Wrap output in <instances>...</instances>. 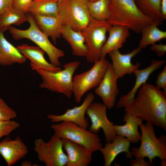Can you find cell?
<instances>
[{"label":"cell","mask_w":166,"mask_h":166,"mask_svg":"<svg viewBox=\"0 0 166 166\" xmlns=\"http://www.w3.org/2000/svg\"><path fill=\"white\" fill-rule=\"evenodd\" d=\"M133 101L124 107L126 113L166 130V92L146 82Z\"/></svg>","instance_id":"1"},{"label":"cell","mask_w":166,"mask_h":166,"mask_svg":"<svg viewBox=\"0 0 166 166\" xmlns=\"http://www.w3.org/2000/svg\"><path fill=\"white\" fill-rule=\"evenodd\" d=\"M109 9L107 21L112 26H125L139 33L144 27L155 22L141 12L135 0H109Z\"/></svg>","instance_id":"2"},{"label":"cell","mask_w":166,"mask_h":166,"mask_svg":"<svg viewBox=\"0 0 166 166\" xmlns=\"http://www.w3.org/2000/svg\"><path fill=\"white\" fill-rule=\"evenodd\" d=\"M80 64L78 61L67 63L63 65V69L56 72L45 70L32 65L30 66L41 77L42 81L39 85L42 89L61 93L68 98L73 94V74Z\"/></svg>","instance_id":"3"},{"label":"cell","mask_w":166,"mask_h":166,"mask_svg":"<svg viewBox=\"0 0 166 166\" xmlns=\"http://www.w3.org/2000/svg\"><path fill=\"white\" fill-rule=\"evenodd\" d=\"M27 22L30 25L29 27L22 30L11 26L8 29L10 33L16 40L26 38L34 42L47 53L50 63L60 67L61 63L59 59L65 56L64 51L54 46L50 42L48 37L39 29L31 14L27 13Z\"/></svg>","instance_id":"4"},{"label":"cell","mask_w":166,"mask_h":166,"mask_svg":"<svg viewBox=\"0 0 166 166\" xmlns=\"http://www.w3.org/2000/svg\"><path fill=\"white\" fill-rule=\"evenodd\" d=\"M139 127L141 132V144L139 148H131L128 158H132V156L147 157L152 164L156 157L161 160H166V136L162 135L157 138L153 125L149 123L144 124L142 122Z\"/></svg>","instance_id":"5"},{"label":"cell","mask_w":166,"mask_h":166,"mask_svg":"<svg viewBox=\"0 0 166 166\" xmlns=\"http://www.w3.org/2000/svg\"><path fill=\"white\" fill-rule=\"evenodd\" d=\"M88 0H61L58 1V17L63 25L82 32L92 18L88 9Z\"/></svg>","instance_id":"6"},{"label":"cell","mask_w":166,"mask_h":166,"mask_svg":"<svg viewBox=\"0 0 166 166\" xmlns=\"http://www.w3.org/2000/svg\"><path fill=\"white\" fill-rule=\"evenodd\" d=\"M54 134L61 139H67L84 146L93 153L102 147L98 135L68 121L53 124L50 126Z\"/></svg>","instance_id":"7"},{"label":"cell","mask_w":166,"mask_h":166,"mask_svg":"<svg viewBox=\"0 0 166 166\" xmlns=\"http://www.w3.org/2000/svg\"><path fill=\"white\" fill-rule=\"evenodd\" d=\"M110 63L105 57H102L93 63L90 69L73 77V94L77 103L80 102L85 93L98 86Z\"/></svg>","instance_id":"8"},{"label":"cell","mask_w":166,"mask_h":166,"mask_svg":"<svg viewBox=\"0 0 166 166\" xmlns=\"http://www.w3.org/2000/svg\"><path fill=\"white\" fill-rule=\"evenodd\" d=\"M111 26L107 21L92 18L81 32L88 50L86 58L89 62L93 63L102 57L101 51L107 40L106 34Z\"/></svg>","instance_id":"9"},{"label":"cell","mask_w":166,"mask_h":166,"mask_svg":"<svg viewBox=\"0 0 166 166\" xmlns=\"http://www.w3.org/2000/svg\"><path fill=\"white\" fill-rule=\"evenodd\" d=\"M34 149L38 160L46 166H66L68 157L63 151L61 139L54 134L47 142L41 138L34 142Z\"/></svg>","instance_id":"10"},{"label":"cell","mask_w":166,"mask_h":166,"mask_svg":"<svg viewBox=\"0 0 166 166\" xmlns=\"http://www.w3.org/2000/svg\"><path fill=\"white\" fill-rule=\"evenodd\" d=\"M107 107L103 104L93 102L88 107L86 113L91 122L89 130L97 134L102 129L106 142H111L117 135L114 128V124L107 117Z\"/></svg>","instance_id":"11"},{"label":"cell","mask_w":166,"mask_h":166,"mask_svg":"<svg viewBox=\"0 0 166 166\" xmlns=\"http://www.w3.org/2000/svg\"><path fill=\"white\" fill-rule=\"evenodd\" d=\"M118 79L110 63L102 81L94 89L95 93L101 98L103 104L109 109L113 108L116 104L119 93Z\"/></svg>","instance_id":"12"},{"label":"cell","mask_w":166,"mask_h":166,"mask_svg":"<svg viewBox=\"0 0 166 166\" xmlns=\"http://www.w3.org/2000/svg\"><path fill=\"white\" fill-rule=\"evenodd\" d=\"M94 98V94L91 93H89L80 105L68 109L65 113L61 115L48 114L47 116V118L54 123L68 121L73 123L82 128L87 129L89 124L85 115L87 108L93 102Z\"/></svg>","instance_id":"13"},{"label":"cell","mask_w":166,"mask_h":166,"mask_svg":"<svg viewBox=\"0 0 166 166\" xmlns=\"http://www.w3.org/2000/svg\"><path fill=\"white\" fill-rule=\"evenodd\" d=\"M165 63L164 60H153L150 65L143 69H139L135 71L133 73L136 77L135 84L129 92L126 94L122 96L117 104L119 108H124L130 104L134 100L138 91L144 83H146L150 75L158 69Z\"/></svg>","instance_id":"14"},{"label":"cell","mask_w":166,"mask_h":166,"mask_svg":"<svg viewBox=\"0 0 166 166\" xmlns=\"http://www.w3.org/2000/svg\"><path fill=\"white\" fill-rule=\"evenodd\" d=\"M28 149L19 136L11 139L6 136L0 141V154L7 166H12L28 154Z\"/></svg>","instance_id":"15"},{"label":"cell","mask_w":166,"mask_h":166,"mask_svg":"<svg viewBox=\"0 0 166 166\" xmlns=\"http://www.w3.org/2000/svg\"><path fill=\"white\" fill-rule=\"evenodd\" d=\"M141 49L138 47L126 54L121 53L119 50L108 53L112 61L111 64L114 72L118 79L126 74L133 73L135 70L139 69L140 63L137 62L134 64L131 61L132 58L139 53Z\"/></svg>","instance_id":"16"},{"label":"cell","mask_w":166,"mask_h":166,"mask_svg":"<svg viewBox=\"0 0 166 166\" xmlns=\"http://www.w3.org/2000/svg\"><path fill=\"white\" fill-rule=\"evenodd\" d=\"M67 153L66 166H88L92 159V153L84 146L67 139H61Z\"/></svg>","instance_id":"17"},{"label":"cell","mask_w":166,"mask_h":166,"mask_svg":"<svg viewBox=\"0 0 166 166\" xmlns=\"http://www.w3.org/2000/svg\"><path fill=\"white\" fill-rule=\"evenodd\" d=\"M17 48L26 59L30 60V65L53 72H57L62 69L60 67L49 62L44 57L45 52L38 46L25 43L18 45Z\"/></svg>","instance_id":"18"},{"label":"cell","mask_w":166,"mask_h":166,"mask_svg":"<svg viewBox=\"0 0 166 166\" xmlns=\"http://www.w3.org/2000/svg\"><path fill=\"white\" fill-rule=\"evenodd\" d=\"M130 144L127 138L118 135L112 142H107L103 148L99 150L103 156L104 166H110L117 156L122 152L126 153L125 155L128 158Z\"/></svg>","instance_id":"19"},{"label":"cell","mask_w":166,"mask_h":166,"mask_svg":"<svg viewBox=\"0 0 166 166\" xmlns=\"http://www.w3.org/2000/svg\"><path fill=\"white\" fill-rule=\"evenodd\" d=\"M129 30L123 26H111L108 31L109 37L102 49V57H105L109 53L121 48L129 36Z\"/></svg>","instance_id":"20"},{"label":"cell","mask_w":166,"mask_h":166,"mask_svg":"<svg viewBox=\"0 0 166 166\" xmlns=\"http://www.w3.org/2000/svg\"><path fill=\"white\" fill-rule=\"evenodd\" d=\"M34 22L39 29L48 37H50L54 44L61 36L63 26L58 16L33 15Z\"/></svg>","instance_id":"21"},{"label":"cell","mask_w":166,"mask_h":166,"mask_svg":"<svg viewBox=\"0 0 166 166\" xmlns=\"http://www.w3.org/2000/svg\"><path fill=\"white\" fill-rule=\"evenodd\" d=\"M123 120L125 123L124 125H114L117 135L126 137L130 143L133 144L140 140L141 135L138 131V128L143 120L127 113L123 117Z\"/></svg>","instance_id":"22"},{"label":"cell","mask_w":166,"mask_h":166,"mask_svg":"<svg viewBox=\"0 0 166 166\" xmlns=\"http://www.w3.org/2000/svg\"><path fill=\"white\" fill-rule=\"evenodd\" d=\"M26 59L17 47L6 39L3 32L0 31V65L7 66L22 64Z\"/></svg>","instance_id":"23"},{"label":"cell","mask_w":166,"mask_h":166,"mask_svg":"<svg viewBox=\"0 0 166 166\" xmlns=\"http://www.w3.org/2000/svg\"><path fill=\"white\" fill-rule=\"evenodd\" d=\"M61 35L70 45L73 55L86 57L88 50L81 32L75 31L68 26L63 25Z\"/></svg>","instance_id":"24"},{"label":"cell","mask_w":166,"mask_h":166,"mask_svg":"<svg viewBox=\"0 0 166 166\" xmlns=\"http://www.w3.org/2000/svg\"><path fill=\"white\" fill-rule=\"evenodd\" d=\"M141 12L153 20L158 25L161 24L164 19L161 10V0H135Z\"/></svg>","instance_id":"25"},{"label":"cell","mask_w":166,"mask_h":166,"mask_svg":"<svg viewBox=\"0 0 166 166\" xmlns=\"http://www.w3.org/2000/svg\"><path fill=\"white\" fill-rule=\"evenodd\" d=\"M58 0H33L28 13L32 15L58 16Z\"/></svg>","instance_id":"26"},{"label":"cell","mask_w":166,"mask_h":166,"mask_svg":"<svg viewBox=\"0 0 166 166\" xmlns=\"http://www.w3.org/2000/svg\"><path fill=\"white\" fill-rule=\"evenodd\" d=\"M158 25L154 22L143 28L141 30V38L139 47L141 49L166 38V32L160 30Z\"/></svg>","instance_id":"27"},{"label":"cell","mask_w":166,"mask_h":166,"mask_svg":"<svg viewBox=\"0 0 166 166\" xmlns=\"http://www.w3.org/2000/svg\"><path fill=\"white\" fill-rule=\"evenodd\" d=\"M27 21L26 14L11 7L0 15V31L4 32L12 25L20 26Z\"/></svg>","instance_id":"28"},{"label":"cell","mask_w":166,"mask_h":166,"mask_svg":"<svg viewBox=\"0 0 166 166\" xmlns=\"http://www.w3.org/2000/svg\"><path fill=\"white\" fill-rule=\"evenodd\" d=\"M109 2V0L88 1V7L91 17L97 20L107 21L110 17Z\"/></svg>","instance_id":"29"},{"label":"cell","mask_w":166,"mask_h":166,"mask_svg":"<svg viewBox=\"0 0 166 166\" xmlns=\"http://www.w3.org/2000/svg\"><path fill=\"white\" fill-rule=\"evenodd\" d=\"M17 117L16 112L0 98V121L12 120Z\"/></svg>","instance_id":"30"},{"label":"cell","mask_w":166,"mask_h":166,"mask_svg":"<svg viewBox=\"0 0 166 166\" xmlns=\"http://www.w3.org/2000/svg\"><path fill=\"white\" fill-rule=\"evenodd\" d=\"M20 126V124L14 121H0V139L4 136H8Z\"/></svg>","instance_id":"31"},{"label":"cell","mask_w":166,"mask_h":166,"mask_svg":"<svg viewBox=\"0 0 166 166\" xmlns=\"http://www.w3.org/2000/svg\"><path fill=\"white\" fill-rule=\"evenodd\" d=\"M33 0H13L12 7L26 14L28 12Z\"/></svg>","instance_id":"32"},{"label":"cell","mask_w":166,"mask_h":166,"mask_svg":"<svg viewBox=\"0 0 166 166\" xmlns=\"http://www.w3.org/2000/svg\"><path fill=\"white\" fill-rule=\"evenodd\" d=\"M157 88L164 90L166 92V66L158 75L156 81V86Z\"/></svg>","instance_id":"33"},{"label":"cell","mask_w":166,"mask_h":166,"mask_svg":"<svg viewBox=\"0 0 166 166\" xmlns=\"http://www.w3.org/2000/svg\"><path fill=\"white\" fill-rule=\"evenodd\" d=\"M135 159H133L131 158L130 164L132 166H152L153 164L149 160L145 161L143 157L139 156H135Z\"/></svg>","instance_id":"34"},{"label":"cell","mask_w":166,"mask_h":166,"mask_svg":"<svg viewBox=\"0 0 166 166\" xmlns=\"http://www.w3.org/2000/svg\"><path fill=\"white\" fill-rule=\"evenodd\" d=\"M151 49L155 52L157 56L162 57L166 52V45L162 44H157L156 43L151 45Z\"/></svg>","instance_id":"35"},{"label":"cell","mask_w":166,"mask_h":166,"mask_svg":"<svg viewBox=\"0 0 166 166\" xmlns=\"http://www.w3.org/2000/svg\"><path fill=\"white\" fill-rule=\"evenodd\" d=\"M161 13L163 19H166V0H161Z\"/></svg>","instance_id":"36"},{"label":"cell","mask_w":166,"mask_h":166,"mask_svg":"<svg viewBox=\"0 0 166 166\" xmlns=\"http://www.w3.org/2000/svg\"><path fill=\"white\" fill-rule=\"evenodd\" d=\"M7 8L6 0H0V15L5 12Z\"/></svg>","instance_id":"37"},{"label":"cell","mask_w":166,"mask_h":166,"mask_svg":"<svg viewBox=\"0 0 166 166\" xmlns=\"http://www.w3.org/2000/svg\"><path fill=\"white\" fill-rule=\"evenodd\" d=\"M32 165V163L30 161L27 160L22 161L21 164V165L22 166H31Z\"/></svg>","instance_id":"38"},{"label":"cell","mask_w":166,"mask_h":166,"mask_svg":"<svg viewBox=\"0 0 166 166\" xmlns=\"http://www.w3.org/2000/svg\"><path fill=\"white\" fill-rule=\"evenodd\" d=\"M13 0H6V3L7 8L12 7Z\"/></svg>","instance_id":"39"},{"label":"cell","mask_w":166,"mask_h":166,"mask_svg":"<svg viewBox=\"0 0 166 166\" xmlns=\"http://www.w3.org/2000/svg\"><path fill=\"white\" fill-rule=\"evenodd\" d=\"M161 165L162 166H165L166 165V160H161Z\"/></svg>","instance_id":"40"},{"label":"cell","mask_w":166,"mask_h":166,"mask_svg":"<svg viewBox=\"0 0 166 166\" xmlns=\"http://www.w3.org/2000/svg\"><path fill=\"white\" fill-rule=\"evenodd\" d=\"M98 0H88V1H90V2H94L96 1H97Z\"/></svg>","instance_id":"41"},{"label":"cell","mask_w":166,"mask_h":166,"mask_svg":"<svg viewBox=\"0 0 166 166\" xmlns=\"http://www.w3.org/2000/svg\"><path fill=\"white\" fill-rule=\"evenodd\" d=\"M59 1L61 0H58Z\"/></svg>","instance_id":"42"}]
</instances>
